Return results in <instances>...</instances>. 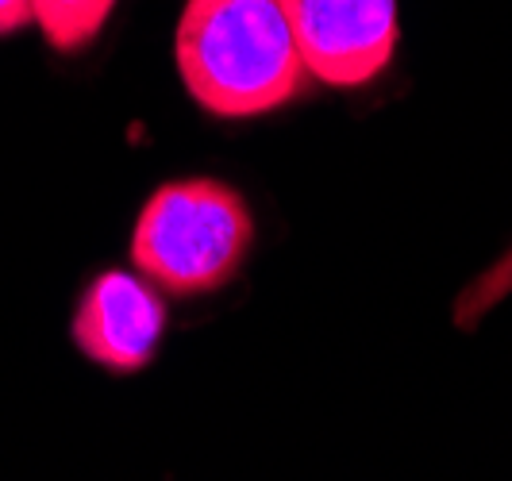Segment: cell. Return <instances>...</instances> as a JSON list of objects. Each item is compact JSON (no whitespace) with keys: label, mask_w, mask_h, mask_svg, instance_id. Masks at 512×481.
<instances>
[{"label":"cell","mask_w":512,"mask_h":481,"mask_svg":"<svg viewBox=\"0 0 512 481\" xmlns=\"http://www.w3.org/2000/svg\"><path fill=\"white\" fill-rule=\"evenodd\" d=\"M512 293V251L493 266L486 270L482 278L474 281L466 293H462L459 308H455V316H459L462 328H470V324H478L482 316H486L493 304H501L505 297Z\"/></svg>","instance_id":"obj_6"},{"label":"cell","mask_w":512,"mask_h":481,"mask_svg":"<svg viewBox=\"0 0 512 481\" xmlns=\"http://www.w3.org/2000/svg\"><path fill=\"white\" fill-rule=\"evenodd\" d=\"M255 243V216L239 189L216 178H185L154 189L131 231V266L174 297L228 285Z\"/></svg>","instance_id":"obj_2"},{"label":"cell","mask_w":512,"mask_h":481,"mask_svg":"<svg viewBox=\"0 0 512 481\" xmlns=\"http://www.w3.org/2000/svg\"><path fill=\"white\" fill-rule=\"evenodd\" d=\"M70 331L89 362L112 374H139L154 362L166 335V301L147 278L104 270L85 285Z\"/></svg>","instance_id":"obj_4"},{"label":"cell","mask_w":512,"mask_h":481,"mask_svg":"<svg viewBox=\"0 0 512 481\" xmlns=\"http://www.w3.org/2000/svg\"><path fill=\"white\" fill-rule=\"evenodd\" d=\"M174 58L189 97L220 120L266 116L308 85L278 0H185Z\"/></svg>","instance_id":"obj_1"},{"label":"cell","mask_w":512,"mask_h":481,"mask_svg":"<svg viewBox=\"0 0 512 481\" xmlns=\"http://www.w3.org/2000/svg\"><path fill=\"white\" fill-rule=\"evenodd\" d=\"M308 77L359 89L393 62L401 43L397 0H278Z\"/></svg>","instance_id":"obj_3"},{"label":"cell","mask_w":512,"mask_h":481,"mask_svg":"<svg viewBox=\"0 0 512 481\" xmlns=\"http://www.w3.org/2000/svg\"><path fill=\"white\" fill-rule=\"evenodd\" d=\"M31 24H35L31 0H0V39H8V35H16Z\"/></svg>","instance_id":"obj_7"},{"label":"cell","mask_w":512,"mask_h":481,"mask_svg":"<svg viewBox=\"0 0 512 481\" xmlns=\"http://www.w3.org/2000/svg\"><path fill=\"white\" fill-rule=\"evenodd\" d=\"M116 0H31V16L58 54L85 51L104 31Z\"/></svg>","instance_id":"obj_5"}]
</instances>
